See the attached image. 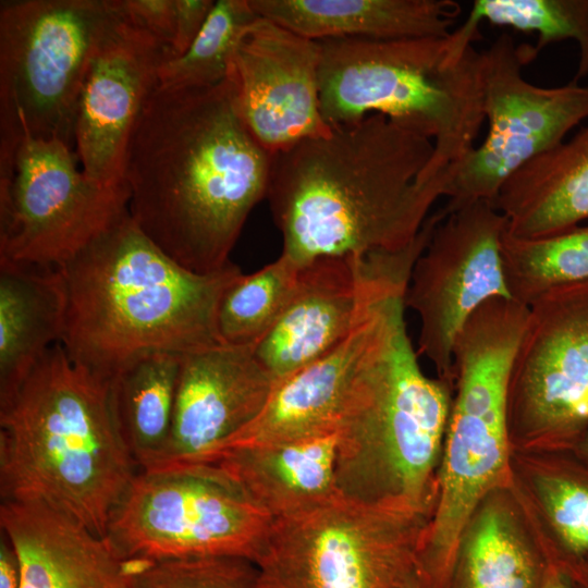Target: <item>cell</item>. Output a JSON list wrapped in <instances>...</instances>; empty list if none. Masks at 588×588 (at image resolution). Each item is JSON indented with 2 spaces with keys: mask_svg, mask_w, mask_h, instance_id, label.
<instances>
[{
  "mask_svg": "<svg viewBox=\"0 0 588 588\" xmlns=\"http://www.w3.org/2000/svg\"><path fill=\"white\" fill-rule=\"evenodd\" d=\"M181 356L146 353L108 379L112 414L138 471L156 468L167 450Z\"/></svg>",
  "mask_w": 588,
  "mask_h": 588,
  "instance_id": "d4e9b609",
  "label": "cell"
},
{
  "mask_svg": "<svg viewBox=\"0 0 588 588\" xmlns=\"http://www.w3.org/2000/svg\"><path fill=\"white\" fill-rule=\"evenodd\" d=\"M403 588H422L415 572L406 579Z\"/></svg>",
  "mask_w": 588,
  "mask_h": 588,
  "instance_id": "8d00e7d4",
  "label": "cell"
},
{
  "mask_svg": "<svg viewBox=\"0 0 588 588\" xmlns=\"http://www.w3.org/2000/svg\"><path fill=\"white\" fill-rule=\"evenodd\" d=\"M137 473L108 380L74 362L61 343L0 404L2 502L42 503L105 538Z\"/></svg>",
  "mask_w": 588,
  "mask_h": 588,
  "instance_id": "277c9868",
  "label": "cell"
},
{
  "mask_svg": "<svg viewBox=\"0 0 588 588\" xmlns=\"http://www.w3.org/2000/svg\"><path fill=\"white\" fill-rule=\"evenodd\" d=\"M275 384L255 345L182 355L169 443L151 470L203 462L262 412Z\"/></svg>",
  "mask_w": 588,
  "mask_h": 588,
  "instance_id": "ac0fdd59",
  "label": "cell"
},
{
  "mask_svg": "<svg viewBox=\"0 0 588 588\" xmlns=\"http://www.w3.org/2000/svg\"><path fill=\"white\" fill-rule=\"evenodd\" d=\"M540 588H574L569 577L558 568H549Z\"/></svg>",
  "mask_w": 588,
  "mask_h": 588,
  "instance_id": "d590c367",
  "label": "cell"
},
{
  "mask_svg": "<svg viewBox=\"0 0 588 588\" xmlns=\"http://www.w3.org/2000/svg\"><path fill=\"white\" fill-rule=\"evenodd\" d=\"M511 434L566 439L588 427V284L528 307L509 383Z\"/></svg>",
  "mask_w": 588,
  "mask_h": 588,
  "instance_id": "9a60e30c",
  "label": "cell"
},
{
  "mask_svg": "<svg viewBox=\"0 0 588 588\" xmlns=\"http://www.w3.org/2000/svg\"><path fill=\"white\" fill-rule=\"evenodd\" d=\"M540 502L562 542L574 553L588 552V486L547 475L537 479Z\"/></svg>",
  "mask_w": 588,
  "mask_h": 588,
  "instance_id": "1f68e13d",
  "label": "cell"
},
{
  "mask_svg": "<svg viewBox=\"0 0 588 588\" xmlns=\"http://www.w3.org/2000/svg\"><path fill=\"white\" fill-rule=\"evenodd\" d=\"M493 205L517 237H544L587 221L588 126L510 176Z\"/></svg>",
  "mask_w": 588,
  "mask_h": 588,
  "instance_id": "603a6c76",
  "label": "cell"
},
{
  "mask_svg": "<svg viewBox=\"0 0 588 588\" xmlns=\"http://www.w3.org/2000/svg\"><path fill=\"white\" fill-rule=\"evenodd\" d=\"M118 12L89 64L74 128L84 173L111 187L127 186L124 172L130 142L158 86L159 68L170 57L164 44L131 23L119 8Z\"/></svg>",
  "mask_w": 588,
  "mask_h": 588,
  "instance_id": "e0dca14e",
  "label": "cell"
},
{
  "mask_svg": "<svg viewBox=\"0 0 588 588\" xmlns=\"http://www.w3.org/2000/svg\"><path fill=\"white\" fill-rule=\"evenodd\" d=\"M587 444H588V427H587Z\"/></svg>",
  "mask_w": 588,
  "mask_h": 588,
  "instance_id": "f35d334b",
  "label": "cell"
},
{
  "mask_svg": "<svg viewBox=\"0 0 588 588\" xmlns=\"http://www.w3.org/2000/svg\"><path fill=\"white\" fill-rule=\"evenodd\" d=\"M481 53L488 134L454 169L444 194L446 212L493 203L510 176L561 145L588 118V85L541 87L525 78L523 69L536 58L531 46L503 33Z\"/></svg>",
  "mask_w": 588,
  "mask_h": 588,
  "instance_id": "7c38bea8",
  "label": "cell"
},
{
  "mask_svg": "<svg viewBox=\"0 0 588 588\" xmlns=\"http://www.w3.org/2000/svg\"><path fill=\"white\" fill-rule=\"evenodd\" d=\"M0 588H21V566L10 540L1 532Z\"/></svg>",
  "mask_w": 588,
  "mask_h": 588,
  "instance_id": "e575fe53",
  "label": "cell"
},
{
  "mask_svg": "<svg viewBox=\"0 0 588 588\" xmlns=\"http://www.w3.org/2000/svg\"><path fill=\"white\" fill-rule=\"evenodd\" d=\"M254 11L320 41L334 38L395 40L443 38L461 5L454 0H249Z\"/></svg>",
  "mask_w": 588,
  "mask_h": 588,
  "instance_id": "7402d4cb",
  "label": "cell"
},
{
  "mask_svg": "<svg viewBox=\"0 0 588 588\" xmlns=\"http://www.w3.org/2000/svg\"><path fill=\"white\" fill-rule=\"evenodd\" d=\"M460 546L450 588H540L532 552L502 506H483Z\"/></svg>",
  "mask_w": 588,
  "mask_h": 588,
  "instance_id": "484cf974",
  "label": "cell"
},
{
  "mask_svg": "<svg viewBox=\"0 0 588 588\" xmlns=\"http://www.w3.org/2000/svg\"><path fill=\"white\" fill-rule=\"evenodd\" d=\"M458 28L443 38L318 41L319 105L332 128L382 114L433 144L422 181L448 184L485 121L482 53Z\"/></svg>",
  "mask_w": 588,
  "mask_h": 588,
  "instance_id": "5b68a950",
  "label": "cell"
},
{
  "mask_svg": "<svg viewBox=\"0 0 588 588\" xmlns=\"http://www.w3.org/2000/svg\"><path fill=\"white\" fill-rule=\"evenodd\" d=\"M434 228L428 220L399 252L322 256L301 266L281 315L255 345L256 357L275 381L335 347L392 283L409 279Z\"/></svg>",
  "mask_w": 588,
  "mask_h": 588,
  "instance_id": "5bb4252c",
  "label": "cell"
},
{
  "mask_svg": "<svg viewBox=\"0 0 588 588\" xmlns=\"http://www.w3.org/2000/svg\"><path fill=\"white\" fill-rule=\"evenodd\" d=\"M215 2L213 0H174V34L170 57H176L189 47L206 23Z\"/></svg>",
  "mask_w": 588,
  "mask_h": 588,
  "instance_id": "836d02e7",
  "label": "cell"
},
{
  "mask_svg": "<svg viewBox=\"0 0 588 588\" xmlns=\"http://www.w3.org/2000/svg\"><path fill=\"white\" fill-rule=\"evenodd\" d=\"M404 294L391 298L341 417L335 482L345 499L424 513L431 505L452 401L450 382L428 377L418 363Z\"/></svg>",
  "mask_w": 588,
  "mask_h": 588,
  "instance_id": "8992f818",
  "label": "cell"
},
{
  "mask_svg": "<svg viewBox=\"0 0 588 588\" xmlns=\"http://www.w3.org/2000/svg\"><path fill=\"white\" fill-rule=\"evenodd\" d=\"M299 267L280 255L253 273H242L224 292L219 305L217 328L221 342L256 345L285 307Z\"/></svg>",
  "mask_w": 588,
  "mask_h": 588,
  "instance_id": "f1b7e54d",
  "label": "cell"
},
{
  "mask_svg": "<svg viewBox=\"0 0 588 588\" xmlns=\"http://www.w3.org/2000/svg\"><path fill=\"white\" fill-rule=\"evenodd\" d=\"M133 588H257L256 564L236 556L126 563Z\"/></svg>",
  "mask_w": 588,
  "mask_h": 588,
  "instance_id": "4dcf8cb0",
  "label": "cell"
},
{
  "mask_svg": "<svg viewBox=\"0 0 588 588\" xmlns=\"http://www.w3.org/2000/svg\"><path fill=\"white\" fill-rule=\"evenodd\" d=\"M121 14L169 50L174 34V0H117Z\"/></svg>",
  "mask_w": 588,
  "mask_h": 588,
  "instance_id": "d6a6232c",
  "label": "cell"
},
{
  "mask_svg": "<svg viewBox=\"0 0 588 588\" xmlns=\"http://www.w3.org/2000/svg\"><path fill=\"white\" fill-rule=\"evenodd\" d=\"M426 514L338 495L273 519L255 562L257 588H403Z\"/></svg>",
  "mask_w": 588,
  "mask_h": 588,
  "instance_id": "8fae6325",
  "label": "cell"
},
{
  "mask_svg": "<svg viewBox=\"0 0 588 588\" xmlns=\"http://www.w3.org/2000/svg\"><path fill=\"white\" fill-rule=\"evenodd\" d=\"M482 22L537 35L536 57L553 42L575 40L579 60L573 82L588 76V0H475L461 27L478 35Z\"/></svg>",
  "mask_w": 588,
  "mask_h": 588,
  "instance_id": "83f0119b",
  "label": "cell"
},
{
  "mask_svg": "<svg viewBox=\"0 0 588 588\" xmlns=\"http://www.w3.org/2000/svg\"><path fill=\"white\" fill-rule=\"evenodd\" d=\"M60 270L66 294L60 343L106 380L146 353L184 355L223 344L219 305L243 273L232 261L210 273L186 269L130 211Z\"/></svg>",
  "mask_w": 588,
  "mask_h": 588,
  "instance_id": "3957f363",
  "label": "cell"
},
{
  "mask_svg": "<svg viewBox=\"0 0 588 588\" xmlns=\"http://www.w3.org/2000/svg\"><path fill=\"white\" fill-rule=\"evenodd\" d=\"M335 460L334 433L285 444L231 449L203 464L217 467L273 520L315 509L340 495Z\"/></svg>",
  "mask_w": 588,
  "mask_h": 588,
  "instance_id": "44dd1931",
  "label": "cell"
},
{
  "mask_svg": "<svg viewBox=\"0 0 588 588\" xmlns=\"http://www.w3.org/2000/svg\"><path fill=\"white\" fill-rule=\"evenodd\" d=\"M580 584L583 588H588V572L585 574V576H583Z\"/></svg>",
  "mask_w": 588,
  "mask_h": 588,
  "instance_id": "74e56055",
  "label": "cell"
},
{
  "mask_svg": "<svg viewBox=\"0 0 588 588\" xmlns=\"http://www.w3.org/2000/svg\"><path fill=\"white\" fill-rule=\"evenodd\" d=\"M272 518L209 464L138 471L108 522L105 540L126 563L258 559Z\"/></svg>",
  "mask_w": 588,
  "mask_h": 588,
  "instance_id": "30bf717a",
  "label": "cell"
},
{
  "mask_svg": "<svg viewBox=\"0 0 588 588\" xmlns=\"http://www.w3.org/2000/svg\"><path fill=\"white\" fill-rule=\"evenodd\" d=\"M320 45L259 16L243 34L229 69L237 111L272 155L327 134L319 105Z\"/></svg>",
  "mask_w": 588,
  "mask_h": 588,
  "instance_id": "2e32d148",
  "label": "cell"
},
{
  "mask_svg": "<svg viewBox=\"0 0 588 588\" xmlns=\"http://www.w3.org/2000/svg\"><path fill=\"white\" fill-rule=\"evenodd\" d=\"M401 286L390 285L335 347L277 382L262 412L203 462L231 449L285 444L336 433L357 377L381 333L389 301Z\"/></svg>",
  "mask_w": 588,
  "mask_h": 588,
  "instance_id": "d6986e66",
  "label": "cell"
},
{
  "mask_svg": "<svg viewBox=\"0 0 588 588\" xmlns=\"http://www.w3.org/2000/svg\"><path fill=\"white\" fill-rule=\"evenodd\" d=\"M78 162L60 139L0 133V261L60 268L128 212V187Z\"/></svg>",
  "mask_w": 588,
  "mask_h": 588,
  "instance_id": "9c48e42d",
  "label": "cell"
},
{
  "mask_svg": "<svg viewBox=\"0 0 588 588\" xmlns=\"http://www.w3.org/2000/svg\"><path fill=\"white\" fill-rule=\"evenodd\" d=\"M272 158L243 122L229 77L205 88L158 85L127 150L130 215L181 266L218 271L266 198Z\"/></svg>",
  "mask_w": 588,
  "mask_h": 588,
  "instance_id": "6da1fadb",
  "label": "cell"
},
{
  "mask_svg": "<svg viewBox=\"0 0 588 588\" xmlns=\"http://www.w3.org/2000/svg\"><path fill=\"white\" fill-rule=\"evenodd\" d=\"M528 307L492 298L468 319L454 345L456 392L444 436L434 515L418 543L422 588H450L463 536L509 461V383Z\"/></svg>",
  "mask_w": 588,
  "mask_h": 588,
  "instance_id": "52a82bcc",
  "label": "cell"
},
{
  "mask_svg": "<svg viewBox=\"0 0 588 588\" xmlns=\"http://www.w3.org/2000/svg\"><path fill=\"white\" fill-rule=\"evenodd\" d=\"M65 310L60 268L0 261V404L61 342Z\"/></svg>",
  "mask_w": 588,
  "mask_h": 588,
  "instance_id": "cb8c5ba5",
  "label": "cell"
},
{
  "mask_svg": "<svg viewBox=\"0 0 588 588\" xmlns=\"http://www.w3.org/2000/svg\"><path fill=\"white\" fill-rule=\"evenodd\" d=\"M506 229L487 200L445 211L412 269L404 303L420 321L417 353L448 382L455 341L471 315L492 298H511L502 259Z\"/></svg>",
  "mask_w": 588,
  "mask_h": 588,
  "instance_id": "4fadbf2b",
  "label": "cell"
},
{
  "mask_svg": "<svg viewBox=\"0 0 588 588\" xmlns=\"http://www.w3.org/2000/svg\"><path fill=\"white\" fill-rule=\"evenodd\" d=\"M502 259L511 298L527 307L552 291L588 284V225L537 238L505 231Z\"/></svg>",
  "mask_w": 588,
  "mask_h": 588,
  "instance_id": "4316f807",
  "label": "cell"
},
{
  "mask_svg": "<svg viewBox=\"0 0 588 588\" xmlns=\"http://www.w3.org/2000/svg\"><path fill=\"white\" fill-rule=\"evenodd\" d=\"M257 17L249 0L216 1L189 47L160 65L158 85L168 88H205L225 79L243 34Z\"/></svg>",
  "mask_w": 588,
  "mask_h": 588,
  "instance_id": "f546056e",
  "label": "cell"
},
{
  "mask_svg": "<svg viewBox=\"0 0 588 588\" xmlns=\"http://www.w3.org/2000/svg\"><path fill=\"white\" fill-rule=\"evenodd\" d=\"M119 15L115 0L0 4V127L74 146L89 64Z\"/></svg>",
  "mask_w": 588,
  "mask_h": 588,
  "instance_id": "ba28073f",
  "label": "cell"
},
{
  "mask_svg": "<svg viewBox=\"0 0 588 588\" xmlns=\"http://www.w3.org/2000/svg\"><path fill=\"white\" fill-rule=\"evenodd\" d=\"M432 142L382 114L332 127L273 155L266 199L281 256L399 252L419 234L443 183L422 181Z\"/></svg>",
  "mask_w": 588,
  "mask_h": 588,
  "instance_id": "7a4b0ae2",
  "label": "cell"
},
{
  "mask_svg": "<svg viewBox=\"0 0 588 588\" xmlns=\"http://www.w3.org/2000/svg\"><path fill=\"white\" fill-rule=\"evenodd\" d=\"M2 534L21 566V588H133L127 564L103 538L38 502L3 501Z\"/></svg>",
  "mask_w": 588,
  "mask_h": 588,
  "instance_id": "ffe728a7",
  "label": "cell"
}]
</instances>
